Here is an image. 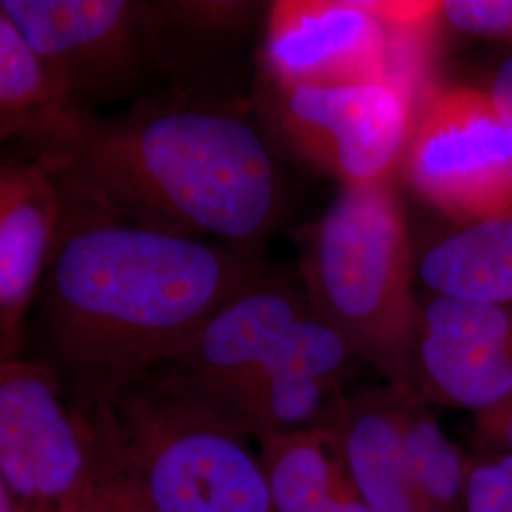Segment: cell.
<instances>
[{"label": "cell", "mask_w": 512, "mask_h": 512, "mask_svg": "<svg viewBox=\"0 0 512 512\" xmlns=\"http://www.w3.org/2000/svg\"><path fill=\"white\" fill-rule=\"evenodd\" d=\"M61 198V230L23 353L54 374L76 416L105 408L171 361L222 304L270 268L262 256Z\"/></svg>", "instance_id": "obj_1"}, {"label": "cell", "mask_w": 512, "mask_h": 512, "mask_svg": "<svg viewBox=\"0 0 512 512\" xmlns=\"http://www.w3.org/2000/svg\"><path fill=\"white\" fill-rule=\"evenodd\" d=\"M52 160L71 202L260 256L289 184L247 97L152 90L86 118Z\"/></svg>", "instance_id": "obj_2"}, {"label": "cell", "mask_w": 512, "mask_h": 512, "mask_svg": "<svg viewBox=\"0 0 512 512\" xmlns=\"http://www.w3.org/2000/svg\"><path fill=\"white\" fill-rule=\"evenodd\" d=\"M164 365L258 444L327 423L363 363L311 311L298 279L268 272Z\"/></svg>", "instance_id": "obj_3"}, {"label": "cell", "mask_w": 512, "mask_h": 512, "mask_svg": "<svg viewBox=\"0 0 512 512\" xmlns=\"http://www.w3.org/2000/svg\"><path fill=\"white\" fill-rule=\"evenodd\" d=\"M310 308L387 385L418 395L416 253L393 181L342 188L300 236Z\"/></svg>", "instance_id": "obj_4"}, {"label": "cell", "mask_w": 512, "mask_h": 512, "mask_svg": "<svg viewBox=\"0 0 512 512\" xmlns=\"http://www.w3.org/2000/svg\"><path fill=\"white\" fill-rule=\"evenodd\" d=\"M158 512H277L260 452L243 429L165 365L90 412Z\"/></svg>", "instance_id": "obj_5"}, {"label": "cell", "mask_w": 512, "mask_h": 512, "mask_svg": "<svg viewBox=\"0 0 512 512\" xmlns=\"http://www.w3.org/2000/svg\"><path fill=\"white\" fill-rule=\"evenodd\" d=\"M439 2L285 0L266 12L256 80L277 86L387 80L408 92Z\"/></svg>", "instance_id": "obj_6"}, {"label": "cell", "mask_w": 512, "mask_h": 512, "mask_svg": "<svg viewBox=\"0 0 512 512\" xmlns=\"http://www.w3.org/2000/svg\"><path fill=\"white\" fill-rule=\"evenodd\" d=\"M251 107L306 164L342 188L393 181L403 162L416 105L387 80L277 86L256 80Z\"/></svg>", "instance_id": "obj_7"}, {"label": "cell", "mask_w": 512, "mask_h": 512, "mask_svg": "<svg viewBox=\"0 0 512 512\" xmlns=\"http://www.w3.org/2000/svg\"><path fill=\"white\" fill-rule=\"evenodd\" d=\"M0 10L76 118L122 109L150 90L145 0H0Z\"/></svg>", "instance_id": "obj_8"}, {"label": "cell", "mask_w": 512, "mask_h": 512, "mask_svg": "<svg viewBox=\"0 0 512 512\" xmlns=\"http://www.w3.org/2000/svg\"><path fill=\"white\" fill-rule=\"evenodd\" d=\"M399 173L458 224L512 215V129L486 88L444 86L416 109Z\"/></svg>", "instance_id": "obj_9"}, {"label": "cell", "mask_w": 512, "mask_h": 512, "mask_svg": "<svg viewBox=\"0 0 512 512\" xmlns=\"http://www.w3.org/2000/svg\"><path fill=\"white\" fill-rule=\"evenodd\" d=\"M88 461L54 374L25 353L0 361V475L23 512H78Z\"/></svg>", "instance_id": "obj_10"}, {"label": "cell", "mask_w": 512, "mask_h": 512, "mask_svg": "<svg viewBox=\"0 0 512 512\" xmlns=\"http://www.w3.org/2000/svg\"><path fill=\"white\" fill-rule=\"evenodd\" d=\"M418 393L484 412L512 395V306L421 298Z\"/></svg>", "instance_id": "obj_11"}, {"label": "cell", "mask_w": 512, "mask_h": 512, "mask_svg": "<svg viewBox=\"0 0 512 512\" xmlns=\"http://www.w3.org/2000/svg\"><path fill=\"white\" fill-rule=\"evenodd\" d=\"M61 220L52 160L29 150L0 152V329L23 342Z\"/></svg>", "instance_id": "obj_12"}, {"label": "cell", "mask_w": 512, "mask_h": 512, "mask_svg": "<svg viewBox=\"0 0 512 512\" xmlns=\"http://www.w3.org/2000/svg\"><path fill=\"white\" fill-rule=\"evenodd\" d=\"M152 90L245 97L236 59L255 4L228 0H145ZM147 92V93H148Z\"/></svg>", "instance_id": "obj_13"}, {"label": "cell", "mask_w": 512, "mask_h": 512, "mask_svg": "<svg viewBox=\"0 0 512 512\" xmlns=\"http://www.w3.org/2000/svg\"><path fill=\"white\" fill-rule=\"evenodd\" d=\"M406 391L366 385L348 391L329 423L370 512H423L403 446Z\"/></svg>", "instance_id": "obj_14"}, {"label": "cell", "mask_w": 512, "mask_h": 512, "mask_svg": "<svg viewBox=\"0 0 512 512\" xmlns=\"http://www.w3.org/2000/svg\"><path fill=\"white\" fill-rule=\"evenodd\" d=\"M277 512H370L329 421L258 442Z\"/></svg>", "instance_id": "obj_15"}, {"label": "cell", "mask_w": 512, "mask_h": 512, "mask_svg": "<svg viewBox=\"0 0 512 512\" xmlns=\"http://www.w3.org/2000/svg\"><path fill=\"white\" fill-rule=\"evenodd\" d=\"M429 296L512 306V215L458 224L416 256Z\"/></svg>", "instance_id": "obj_16"}, {"label": "cell", "mask_w": 512, "mask_h": 512, "mask_svg": "<svg viewBox=\"0 0 512 512\" xmlns=\"http://www.w3.org/2000/svg\"><path fill=\"white\" fill-rule=\"evenodd\" d=\"M82 122L57 99L33 50L0 10V152H54Z\"/></svg>", "instance_id": "obj_17"}, {"label": "cell", "mask_w": 512, "mask_h": 512, "mask_svg": "<svg viewBox=\"0 0 512 512\" xmlns=\"http://www.w3.org/2000/svg\"><path fill=\"white\" fill-rule=\"evenodd\" d=\"M403 446L423 512H467V454L412 393L404 399Z\"/></svg>", "instance_id": "obj_18"}, {"label": "cell", "mask_w": 512, "mask_h": 512, "mask_svg": "<svg viewBox=\"0 0 512 512\" xmlns=\"http://www.w3.org/2000/svg\"><path fill=\"white\" fill-rule=\"evenodd\" d=\"M78 420L90 458L78 512H158L109 427L93 414Z\"/></svg>", "instance_id": "obj_19"}, {"label": "cell", "mask_w": 512, "mask_h": 512, "mask_svg": "<svg viewBox=\"0 0 512 512\" xmlns=\"http://www.w3.org/2000/svg\"><path fill=\"white\" fill-rule=\"evenodd\" d=\"M467 512H512V454H467Z\"/></svg>", "instance_id": "obj_20"}, {"label": "cell", "mask_w": 512, "mask_h": 512, "mask_svg": "<svg viewBox=\"0 0 512 512\" xmlns=\"http://www.w3.org/2000/svg\"><path fill=\"white\" fill-rule=\"evenodd\" d=\"M439 21L469 37L512 42V0H446L439 2Z\"/></svg>", "instance_id": "obj_21"}, {"label": "cell", "mask_w": 512, "mask_h": 512, "mask_svg": "<svg viewBox=\"0 0 512 512\" xmlns=\"http://www.w3.org/2000/svg\"><path fill=\"white\" fill-rule=\"evenodd\" d=\"M475 450L512 454V395L475 414Z\"/></svg>", "instance_id": "obj_22"}, {"label": "cell", "mask_w": 512, "mask_h": 512, "mask_svg": "<svg viewBox=\"0 0 512 512\" xmlns=\"http://www.w3.org/2000/svg\"><path fill=\"white\" fill-rule=\"evenodd\" d=\"M486 92L490 93L499 114L512 129V55L503 59V63L497 67Z\"/></svg>", "instance_id": "obj_23"}, {"label": "cell", "mask_w": 512, "mask_h": 512, "mask_svg": "<svg viewBox=\"0 0 512 512\" xmlns=\"http://www.w3.org/2000/svg\"><path fill=\"white\" fill-rule=\"evenodd\" d=\"M0 512H23L2 475H0Z\"/></svg>", "instance_id": "obj_24"}]
</instances>
